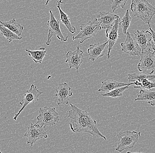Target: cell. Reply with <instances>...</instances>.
<instances>
[{"label":"cell","instance_id":"cell-1","mask_svg":"<svg viewBox=\"0 0 155 153\" xmlns=\"http://www.w3.org/2000/svg\"><path fill=\"white\" fill-rule=\"evenodd\" d=\"M70 106L71 109L68 112L67 118H70L68 124L73 132H86L106 140V137L99 130L96 121L93 120L87 111L79 109L72 104H70Z\"/></svg>","mask_w":155,"mask_h":153},{"label":"cell","instance_id":"cell-2","mask_svg":"<svg viewBox=\"0 0 155 153\" xmlns=\"http://www.w3.org/2000/svg\"><path fill=\"white\" fill-rule=\"evenodd\" d=\"M130 9L135 17L148 25L155 15V8L147 0H131Z\"/></svg>","mask_w":155,"mask_h":153},{"label":"cell","instance_id":"cell-3","mask_svg":"<svg viewBox=\"0 0 155 153\" xmlns=\"http://www.w3.org/2000/svg\"><path fill=\"white\" fill-rule=\"evenodd\" d=\"M36 125H39L43 128L51 126L59 122V114L55 107L45 106L39 109V114L36 118Z\"/></svg>","mask_w":155,"mask_h":153},{"label":"cell","instance_id":"cell-4","mask_svg":"<svg viewBox=\"0 0 155 153\" xmlns=\"http://www.w3.org/2000/svg\"><path fill=\"white\" fill-rule=\"evenodd\" d=\"M140 134V132L129 130L119 132L117 134L118 142L116 151L121 152L124 150L133 148L138 141Z\"/></svg>","mask_w":155,"mask_h":153},{"label":"cell","instance_id":"cell-5","mask_svg":"<svg viewBox=\"0 0 155 153\" xmlns=\"http://www.w3.org/2000/svg\"><path fill=\"white\" fill-rule=\"evenodd\" d=\"M80 28L79 33L73 36L72 40L80 39V43H82L85 41L95 36L97 33L101 30L100 25L96 18L86 24H81Z\"/></svg>","mask_w":155,"mask_h":153},{"label":"cell","instance_id":"cell-6","mask_svg":"<svg viewBox=\"0 0 155 153\" xmlns=\"http://www.w3.org/2000/svg\"><path fill=\"white\" fill-rule=\"evenodd\" d=\"M140 60L137 65V69L141 73L153 74L155 71V58L150 49L143 51L140 55Z\"/></svg>","mask_w":155,"mask_h":153},{"label":"cell","instance_id":"cell-7","mask_svg":"<svg viewBox=\"0 0 155 153\" xmlns=\"http://www.w3.org/2000/svg\"><path fill=\"white\" fill-rule=\"evenodd\" d=\"M49 12L50 17L49 20L47 22V25L49 27V29L45 44L47 45H50L52 38L55 36H57L58 39L61 41L65 42L67 41L68 37V36L64 37L63 35L60 28V21L55 18L52 10H49Z\"/></svg>","mask_w":155,"mask_h":153},{"label":"cell","instance_id":"cell-8","mask_svg":"<svg viewBox=\"0 0 155 153\" xmlns=\"http://www.w3.org/2000/svg\"><path fill=\"white\" fill-rule=\"evenodd\" d=\"M43 93V92L40 91L35 85L31 84L30 89L27 90V92L24 95V98L19 102V104L22 105V107L19 109V112L15 115L13 120L16 121L21 112L24 111L26 106L30 103H34L36 101H38L39 97Z\"/></svg>","mask_w":155,"mask_h":153},{"label":"cell","instance_id":"cell-9","mask_svg":"<svg viewBox=\"0 0 155 153\" xmlns=\"http://www.w3.org/2000/svg\"><path fill=\"white\" fill-rule=\"evenodd\" d=\"M24 136L28 138L27 144H29L31 147L37 141L41 138H48L46 131L42 127L38 125L30 124L28 127V131L24 134Z\"/></svg>","mask_w":155,"mask_h":153},{"label":"cell","instance_id":"cell-10","mask_svg":"<svg viewBox=\"0 0 155 153\" xmlns=\"http://www.w3.org/2000/svg\"><path fill=\"white\" fill-rule=\"evenodd\" d=\"M120 21V19L118 15L114 24L111 27L107 28L105 31V35L107 38V42H108L107 53V59L110 58L111 57L110 53H111V49L118 38L120 37V35L118 34V29H119V23Z\"/></svg>","mask_w":155,"mask_h":153},{"label":"cell","instance_id":"cell-11","mask_svg":"<svg viewBox=\"0 0 155 153\" xmlns=\"http://www.w3.org/2000/svg\"><path fill=\"white\" fill-rule=\"evenodd\" d=\"M66 60V63H68L70 69L75 68L77 72L83 63L84 60V53L83 51L77 46V48L74 51H68L65 55Z\"/></svg>","mask_w":155,"mask_h":153},{"label":"cell","instance_id":"cell-12","mask_svg":"<svg viewBox=\"0 0 155 153\" xmlns=\"http://www.w3.org/2000/svg\"><path fill=\"white\" fill-rule=\"evenodd\" d=\"M124 42L121 43V51L133 56H140L143 50L137 44L129 32L126 34Z\"/></svg>","mask_w":155,"mask_h":153},{"label":"cell","instance_id":"cell-13","mask_svg":"<svg viewBox=\"0 0 155 153\" xmlns=\"http://www.w3.org/2000/svg\"><path fill=\"white\" fill-rule=\"evenodd\" d=\"M72 95L73 93L71 92V88L66 83L64 82L59 84L56 90L55 95V96L58 98L57 104L60 105L62 104H68L70 97Z\"/></svg>","mask_w":155,"mask_h":153},{"label":"cell","instance_id":"cell-14","mask_svg":"<svg viewBox=\"0 0 155 153\" xmlns=\"http://www.w3.org/2000/svg\"><path fill=\"white\" fill-rule=\"evenodd\" d=\"M107 43L108 42L107 41L102 44L97 43L90 45L89 48L87 49L89 59L94 62L96 60L104 56L106 54L105 47Z\"/></svg>","mask_w":155,"mask_h":153},{"label":"cell","instance_id":"cell-15","mask_svg":"<svg viewBox=\"0 0 155 153\" xmlns=\"http://www.w3.org/2000/svg\"><path fill=\"white\" fill-rule=\"evenodd\" d=\"M134 35V40L143 51L151 45V33L148 30H137Z\"/></svg>","mask_w":155,"mask_h":153},{"label":"cell","instance_id":"cell-16","mask_svg":"<svg viewBox=\"0 0 155 153\" xmlns=\"http://www.w3.org/2000/svg\"><path fill=\"white\" fill-rule=\"evenodd\" d=\"M118 16L108 12L102 11L98 13L96 19L99 23L101 29H106L114 24Z\"/></svg>","mask_w":155,"mask_h":153},{"label":"cell","instance_id":"cell-17","mask_svg":"<svg viewBox=\"0 0 155 153\" xmlns=\"http://www.w3.org/2000/svg\"><path fill=\"white\" fill-rule=\"evenodd\" d=\"M143 101L152 106H155V88L150 89H140L139 93L137 94V101Z\"/></svg>","mask_w":155,"mask_h":153},{"label":"cell","instance_id":"cell-18","mask_svg":"<svg viewBox=\"0 0 155 153\" xmlns=\"http://www.w3.org/2000/svg\"><path fill=\"white\" fill-rule=\"evenodd\" d=\"M133 84H134L133 83H124L123 82H118L115 80L106 79L102 82L101 87L97 90V91L98 92L103 91L107 93L117 88L127 85L130 86Z\"/></svg>","mask_w":155,"mask_h":153},{"label":"cell","instance_id":"cell-19","mask_svg":"<svg viewBox=\"0 0 155 153\" xmlns=\"http://www.w3.org/2000/svg\"><path fill=\"white\" fill-rule=\"evenodd\" d=\"M61 3H63V2L61 0H59L58 2V5H57V8H58L60 12V21L67 28L70 32L71 33V34L74 33L76 32V28L71 25L70 18L69 15L62 10L60 6Z\"/></svg>","mask_w":155,"mask_h":153},{"label":"cell","instance_id":"cell-20","mask_svg":"<svg viewBox=\"0 0 155 153\" xmlns=\"http://www.w3.org/2000/svg\"><path fill=\"white\" fill-rule=\"evenodd\" d=\"M0 23L1 25L7 28L18 36L21 35L24 29V27L18 23L15 18L9 20V21L5 22H2L0 20Z\"/></svg>","mask_w":155,"mask_h":153},{"label":"cell","instance_id":"cell-21","mask_svg":"<svg viewBox=\"0 0 155 153\" xmlns=\"http://www.w3.org/2000/svg\"><path fill=\"white\" fill-rule=\"evenodd\" d=\"M44 47H41L38 50L26 49L25 51L28 53V55L31 57L32 59L35 63L41 64L44 58L46 56V51Z\"/></svg>","mask_w":155,"mask_h":153},{"label":"cell","instance_id":"cell-22","mask_svg":"<svg viewBox=\"0 0 155 153\" xmlns=\"http://www.w3.org/2000/svg\"><path fill=\"white\" fill-rule=\"evenodd\" d=\"M129 83L141 82L145 79L151 80L155 79V75L145 74V73H132L128 75Z\"/></svg>","mask_w":155,"mask_h":153},{"label":"cell","instance_id":"cell-23","mask_svg":"<svg viewBox=\"0 0 155 153\" xmlns=\"http://www.w3.org/2000/svg\"><path fill=\"white\" fill-rule=\"evenodd\" d=\"M0 32L1 35L7 40L10 43L15 40H19L22 38L21 36L17 35L2 25H0Z\"/></svg>","mask_w":155,"mask_h":153},{"label":"cell","instance_id":"cell-24","mask_svg":"<svg viewBox=\"0 0 155 153\" xmlns=\"http://www.w3.org/2000/svg\"><path fill=\"white\" fill-rule=\"evenodd\" d=\"M131 20L132 17L130 15L129 11L127 9L124 15L119 23V26H120L122 28L124 34L126 35L127 34V30L129 28Z\"/></svg>","mask_w":155,"mask_h":153},{"label":"cell","instance_id":"cell-25","mask_svg":"<svg viewBox=\"0 0 155 153\" xmlns=\"http://www.w3.org/2000/svg\"><path fill=\"white\" fill-rule=\"evenodd\" d=\"M129 85L124 86V87H120L112 90L104 94H101L103 96L107 97L112 98H116L120 97L123 95V93L129 87Z\"/></svg>","mask_w":155,"mask_h":153},{"label":"cell","instance_id":"cell-26","mask_svg":"<svg viewBox=\"0 0 155 153\" xmlns=\"http://www.w3.org/2000/svg\"><path fill=\"white\" fill-rule=\"evenodd\" d=\"M135 86L134 88L142 89H150L155 88V82H151L148 79H145L141 82H135L134 83Z\"/></svg>","mask_w":155,"mask_h":153},{"label":"cell","instance_id":"cell-27","mask_svg":"<svg viewBox=\"0 0 155 153\" xmlns=\"http://www.w3.org/2000/svg\"><path fill=\"white\" fill-rule=\"evenodd\" d=\"M112 6L111 9L114 12L117 8H124L125 7L126 3L127 0H111Z\"/></svg>","mask_w":155,"mask_h":153},{"label":"cell","instance_id":"cell-28","mask_svg":"<svg viewBox=\"0 0 155 153\" xmlns=\"http://www.w3.org/2000/svg\"><path fill=\"white\" fill-rule=\"evenodd\" d=\"M148 25H149L150 32L151 33V45L153 49L155 51V32L151 28L150 24Z\"/></svg>","mask_w":155,"mask_h":153},{"label":"cell","instance_id":"cell-29","mask_svg":"<svg viewBox=\"0 0 155 153\" xmlns=\"http://www.w3.org/2000/svg\"><path fill=\"white\" fill-rule=\"evenodd\" d=\"M51 1H52V0H46V3H45V5H47L48 4V3H49V2Z\"/></svg>","mask_w":155,"mask_h":153},{"label":"cell","instance_id":"cell-30","mask_svg":"<svg viewBox=\"0 0 155 153\" xmlns=\"http://www.w3.org/2000/svg\"><path fill=\"white\" fill-rule=\"evenodd\" d=\"M153 53L154 55V57L155 58V51H154V52Z\"/></svg>","mask_w":155,"mask_h":153},{"label":"cell","instance_id":"cell-31","mask_svg":"<svg viewBox=\"0 0 155 153\" xmlns=\"http://www.w3.org/2000/svg\"><path fill=\"white\" fill-rule=\"evenodd\" d=\"M2 153V151H0V153Z\"/></svg>","mask_w":155,"mask_h":153},{"label":"cell","instance_id":"cell-32","mask_svg":"<svg viewBox=\"0 0 155 153\" xmlns=\"http://www.w3.org/2000/svg\"><path fill=\"white\" fill-rule=\"evenodd\" d=\"M61 1H62V0H61Z\"/></svg>","mask_w":155,"mask_h":153}]
</instances>
